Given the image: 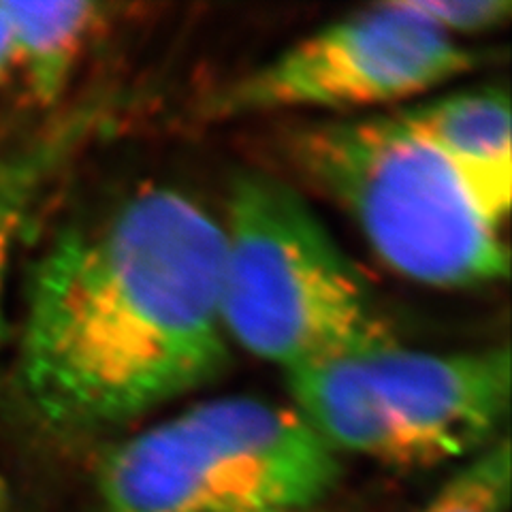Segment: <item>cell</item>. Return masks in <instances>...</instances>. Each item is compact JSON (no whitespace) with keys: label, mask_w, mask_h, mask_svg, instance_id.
Here are the masks:
<instances>
[{"label":"cell","mask_w":512,"mask_h":512,"mask_svg":"<svg viewBox=\"0 0 512 512\" xmlns=\"http://www.w3.org/2000/svg\"><path fill=\"white\" fill-rule=\"evenodd\" d=\"M220 227L231 344L288 374L393 340L372 288L295 188L265 173L237 175Z\"/></svg>","instance_id":"2"},{"label":"cell","mask_w":512,"mask_h":512,"mask_svg":"<svg viewBox=\"0 0 512 512\" xmlns=\"http://www.w3.org/2000/svg\"><path fill=\"white\" fill-rule=\"evenodd\" d=\"M54 152L22 154L15 163L0 169V299H3L5 271L15 237L24 222L30 197L35 195L39 173L45 169V158ZM3 301H0V338H3Z\"/></svg>","instance_id":"10"},{"label":"cell","mask_w":512,"mask_h":512,"mask_svg":"<svg viewBox=\"0 0 512 512\" xmlns=\"http://www.w3.org/2000/svg\"><path fill=\"white\" fill-rule=\"evenodd\" d=\"M291 154L399 276L436 288L506 278L502 227L399 111L308 126L293 135Z\"/></svg>","instance_id":"3"},{"label":"cell","mask_w":512,"mask_h":512,"mask_svg":"<svg viewBox=\"0 0 512 512\" xmlns=\"http://www.w3.org/2000/svg\"><path fill=\"white\" fill-rule=\"evenodd\" d=\"M340 478V455L291 404L218 397L109 448L96 487L105 512H286Z\"/></svg>","instance_id":"4"},{"label":"cell","mask_w":512,"mask_h":512,"mask_svg":"<svg viewBox=\"0 0 512 512\" xmlns=\"http://www.w3.org/2000/svg\"><path fill=\"white\" fill-rule=\"evenodd\" d=\"M478 56L442 35L404 0H387L331 22L261 67L220 88L212 118L274 111H357L419 99L472 71Z\"/></svg>","instance_id":"6"},{"label":"cell","mask_w":512,"mask_h":512,"mask_svg":"<svg viewBox=\"0 0 512 512\" xmlns=\"http://www.w3.org/2000/svg\"><path fill=\"white\" fill-rule=\"evenodd\" d=\"M284 376L295 412L338 455L425 468L500 438L512 359L508 346L429 352L393 338Z\"/></svg>","instance_id":"5"},{"label":"cell","mask_w":512,"mask_h":512,"mask_svg":"<svg viewBox=\"0 0 512 512\" xmlns=\"http://www.w3.org/2000/svg\"><path fill=\"white\" fill-rule=\"evenodd\" d=\"M15 82L24 86V92L30 99L28 84H26L24 58H22V50L18 43V35H15V26H13V18L9 11V0H0V99H3ZM20 156H13L9 152L7 143L3 139V128H0V169L9 167Z\"/></svg>","instance_id":"12"},{"label":"cell","mask_w":512,"mask_h":512,"mask_svg":"<svg viewBox=\"0 0 512 512\" xmlns=\"http://www.w3.org/2000/svg\"><path fill=\"white\" fill-rule=\"evenodd\" d=\"M442 35L463 43V37L483 35L508 22L510 0H404Z\"/></svg>","instance_id":"11"},{"label":"cell","mask_w":512,"mask_h":512,"mask_svg":"<svg viewBox=\"0 0 512 512\" xmlns=\"http://www.w3.org/2000/svg\"><path fill=\"white\" fill-rule=\"evenodd\" d=\"M402 118L451 163L483 212L504 224L510 210V103L500 88L463 90L410 105Z\"/></svg>","instance_id":"7"},{"label":"cell","mask_w":512,"mask_h":512,"mask_svg":"<svg viewBox=\"0 0 512 512\" xmlns=\"http://www.w3.org/2000/svg\"><path fill=\"white\" fill-rule=\"evenodd\" d=\"M286 512H310V510H286Z\"/></svg>","instance_id":"14"},{"label":"cell","mask_w":512,"mask_h":512,"mask_svg":"<svg viewBox=\"0 0 512 512\" xmlns=\"http://www.w3.org/2000/svg\"><path fill=\"white\" fill-rule=\"evenodd\" d=\"M510 440L500 436L446 480L421 512H510Z\"/></svg>","instance_id":"9"},{"label":"cell","mask_w":512,"mask_h":512,"mask_svg":"<svg viewBox=\"0 0 512 512\" xmlns=\"http://www.w3.org/2000/svg\"><path fill=\"white\" fill-rule=\"evenodd\" d=\"M220 222L139 188L64 229L32 274L18 384L54 434L94 436L212 384L229 365Z\"/></svg>","instance_id":"1"},{"label":"cell","mask_w":512,"mask_h":512,"mask_svg":"<svg viewBox=\"0 0 512 512\" xmlns=\"http://www.w3.org/2000/svg\"><path fill=\"white\" fill-rule=\"evenodd\" d=\"M7 506H9V491L3 476H0V512H7Z\"/></svg>","instance_id":"13"},{"label":"cell","mask_w":512,"mask_h":512,"mask_svg":"<svg viewBox=\"0 0 512 512\" xmlns=\"http://www.w3.org/2000/svg\"><path fill=\"white\" fill-rule=\"evenodd\" d=\"M9 11L24 58L30 101L52 107L69 90L105 7L88 0H9Z\"/></svg>","instance_id":"8"}]
</instances>
